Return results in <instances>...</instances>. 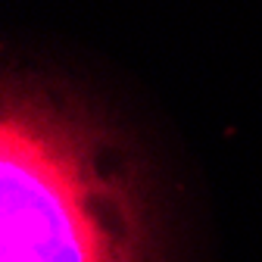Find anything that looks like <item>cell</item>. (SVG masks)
Returning a JSON list of instances; mask_svg holds the SVG:
<instances>
[{
    "label": "cell",
    "mask_w": 262,
    "mask_h": 262,
    "mask_svg": "<svg viewBox=\"0 0 262 262\" xmlns=\"http://www.w3.org/2000/svg\"><path fill=\"white\" fill-rule=\"evenodd\" d=\"M0 262H153L147 200L113 141L19 84L0 110Z\"/></svg>",
    "instance_id": "cell-1"
}]
</instances>
